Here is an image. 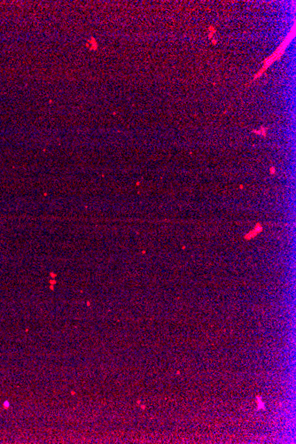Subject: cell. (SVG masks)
<instances>
[{
    "label": "cell",
    "mask_w": 296,
    "mask_h": 444,
    "mask_svg": "<svg viewBox=\"0 0 296 444\" xmlns=\"http://www.w3.org/2000/svg\"><path fill=\"white\" fill-rule=\"evenodd\" d=\"M293 35H294V26L292 28V32H290L289 33L288 36H287V38L284 39V42L282 43V45H281L280 47L277 48V51H275V53L269 57V58L267 59V61H266L265 63H264V66L263 68H261V71H259V73L254 77V79L255 78H257L258 77H260L261 76V73L262 72H264L265 71L266 69L268 68V67L270 65V64H272L273 62H275L277 59L279 58L281 55L283 54L284 53V49H285V47H287V45H288V43L290 42V40H292V38H293Z\"/></svg>",
    "instance_id": "cell-1"
}]
</instances>
